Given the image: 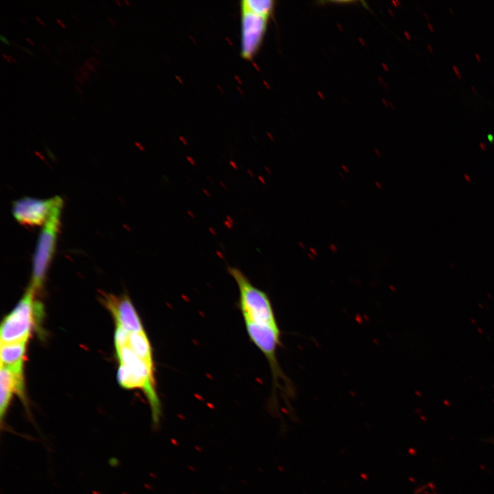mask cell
I'll use <instances>...</instances> for the list:
<instances>
[{
	"instance_id": "cell-36",
	"label": "cell",
	"mask_w": 494,
	"mask_h": 494,
	"mask_svg": "<svg viewBox=\"0 0 494 494\" xmlns=\"http://www.w3.org/2000/svg\"><path fill=\"white\" fill-rule=\"evenodd\" d=\"M75 87H76V89H78V90L80 91V92H81V93H82V90H81V89H80V87H79V86H76V85H75Z\"/></svg>"
},
{
	"instance_id": "cell-38",
	"label": "cell",
	"mask_w": 494,
	"mask_h": 494,
	"mask_svg": "<svg viewBox=\"0 0 494 494\" xmlns=\"http://www.w3.org/2000/svg\"><path fill=\"white\" fill-rule=\"evenodd\" d=\"M115 1L119 4V5H121V3L118 0H115Z\"/></svg>"
},
{
	"instance_id": "cell-18",
	"label": "cell",
	"mask_w": 494,
	"mask_h": 494,
	"mask_svg": "<svg viewBox=\"0 0 494 494\" xmlns=\"http://www.w3.org/2000/svg\"><path fill=\"white\" fill-rule=\"evenodd\" d=\"M20 48L22 49H23L24 51H27V52L29 53L30 54L34 56V53L32 52V51H31L30 50H29L28 49H27V48H25V47H20Z\"/></svg>"
},
{
	"instance_id": "cell-32",
	"label": "cell",
	"mask_w": 494,
	"mask_h": 494,
	"mask_svg": "<svg viewBox=\"0 0 494 494\" xmlns=\"http://www.w3.org/2000/svg\"><path fill=\"white\" fill-rule=\"evenodd\" d=\"M449 12H451V14H454V10H453L452 8H449Z\"/></svg>"
},
{
	"instance_id": "cell-15",
	"label": "cell",
	"mask_w": 494,
	"mask_h": 494,
	"mask_svg": "<svg viewBox=\"0 0 494 494\" xmlns=\"http://www.w3.org/2000/svg\"><path fill=\"white\" fill-rule=\"evenodd\" d=\"M79 68H80V70L81 71L82 77H84V78H86V80H88V79H89L88 72L86 71H85L84 69H82L81 67H80Z\"/></svg>"
},
{
	"instance_id": "cell-31",
	"label": "cell",
	"mask_w": 494,
	"mask_h": 494,
	"mask_svg": "<svg viewBox=\"0 0 494 494\" xmlns=\"http://www.w3.org/2000/svg\"><path fill=\"white\" fill-rule=\"evenodd\" d=\"M9 58H10V60L11 59L12 61H13L14 62H15V63L16 62V60L11 56H9Z\"/></svg>"
},
{
	"instance_id": "cell-21",
	"label": "cell",
	"mask_w": 494,
	"mask_h": 494,
	"mask_svg": "<svg viewBox=\"0 0 494 494\" xmlns=\"http://www.w3.org/2000/svg\"><path fill=\"white\" fill-rule=\"evenodd\" d=\"M427 26H428V27H429V29H430V31H432V32H434V27L432 25V24L428 23V24H427Z\"/></svg>"
},
{
	"instance_id": "cell-19",
	"label": "cell",
	"mask_w": 494,
	"mask_h": 494,
	"mask_svg": "<svg viewBox=\"0 0 494 494\" xmlns=\"http://www.w3.org/2000/svg\"><path fill=\"white\" fill-rule=\"evenodd\" d=\"M89 60H91L92 62L94 61V62H95V64H100V62H99L96 58H93V57H92V58H90Z\"/></svg>"
},
{
	"instance_id": "cell-17",
	"label": "cell",
	"mask_w": 494,
	"mask_h": 494,
	"mask_svg": "<svg viewBox=\"0 0 494 494\" xmlns=\"http://www.w3.org/2000/svg\"><path fill=\"white\" fill-rule=\"evenodd\" d=\"M0 39L5 43L8 45H10V42L8 40L7 38L4 36L3 35H0Z\"/></svg>"
},
{
	"instance_id": "cell-13",
	"label": "cell",
	"mask_w": 494,
	"mask_h": 494,
	"mask_svg": "<svg viewBox=\"0 0 494 494\" xmlns=\"http://www.w3.org/2000/svg\"><path fill=\"white\" fill-rule=\"evenodd\" d=\"M130 333V332L126 331L125 329L119 326H116L115 333V344L116 349L127 346Z\"/></svg>"
},
{
	"instance_id": "cell-14",
	"label": "cell",
	"mask_w": 494,
	"mask_h": 494,
	"mask_svg": "<svg viewBox=\"0 0 494 494\" xmlns=\"http://www.w3.org/2000/svg\"><path fill=\"white\" fill-rule=\"evenodd\" d=\"M84 64H85L86 67H88L89 69L93 71L94 72H96V70H95L94 66H93L89 60H86L85 62H84Z\"/></svg>"
},
{
	"instance_id": "cell-10",
	"label": "cell",
	"mask_w": 494,
	"mask_h": 494,
	"mask_svg": "<svg viewBox=\"0 0 494 494\" xmlns=\"http://www.w3.org/2000/svg\"><path fill=\"white\" fill-rule=\"evenodd\" d=\"M27 342L1 344V366L23 373Z\"/></svg>"
},
{
	"instance_id": "cell-27",
	"label": "cell",
	"mask_w": 494,
	"mask_h": 494,
	"mask_svg": "<svg viewBox=\"0 0 494 494\" xmlns=\"http://www.w3.org/2000/svg\"><path fill=\"white\" fill-rule=\"evenodd\" d=\"M108 19L110 21V23H111L113 25H115V23H114V21H113L110 17L108 16Z\"/></svg>"
},
{
	"instance_id": "cell-16",
	"label": "cell",
	"mask_w": 494,
	"mask_h": 494,
	"mask_svg": "<svg viewBox=\"0 0 494 494\" xmlns=\"http://www.w3.org/2000/svg\"><path fill=\"white\" fill-rule=\"evenodd\" d=\"M452 68H453L456 75L458 77V78H461V75H460V71H459L458 69L457 68V67L454 64L452 66Z\"/></svg>"
},
{
	"instance_id": "cell-34",
	"label": "cell",
	"mask_w": 494,
	"mask_h": 494,
	"mask_svg": "<svg viewBox=\"0 0 494 494\" xmlns=\"http://www.w3.org/2000/svg\"><path fill=\"white\" fill-rule=\"evenodd\" d=\"M26 39H27V40H28L32 45H34V43L29 39V38H26Z\"/></svg>"
},
{
	"instance_id": "cell-24",
	"label": "cell",
	"mask_w": 494,
	"mask_h": 494,
	"mask_svg": "<svg viewBox=\"0 0 494 494\" xmlns=\"http://www.w3.org/2000/svg\"><path fill=\"white\" fill-rule=\"evenodd\" d=\"M427 47L430 52H433L434 50L430 45L427 44Z\"/></svg>"
},
{
	"instance_id": "cell-26",
	"label": "cell",
	"mask_w": 494,
	"mask_h": 494,
	"mask_svg": "<svg viewBox=\"0 0 494 494\" xmlns=\"http://www.w3.org/2000/svg\"><path fill=\"white\" fill-rule=\"evenodd\" d=\"M36 19L41 25H44V23H43L38 16H36Z\"/></svg>"
},
{
	"instance_id": "cell-5",
	"label": "cell",
	"mask_w": 494,
	"mask_h": 494,
	"mask_svg": "<svg viewBox=\"0 0 494 494\" xmlns=\"http://www.w3.org/2000/svg\"><path fill=\"white\" fill-rule=\"evenodd\" d=\"M249 338L263 353L267 359L274 381V387L281 388L282 382L289 396L293 392L290 379L282 371L277 360V350L281 344V331L279 327L263 326L245 322Z\"/></svg>"
},
{
	"instance_id": "cell-8",
	"label": "cell",
	"mask_w": 494,
	"mask_h": 494,
	"mask_svg": "<svg viewBox=\"0 0 494 494\" xmlns=\"http://www.w3.org/2000/svg\"><path fill=\"white\" fill-rule=\"evenodd\" d=\"M102 301L113 316L116 326H119L130 333L145 331L140 318L127 296L106 294Z\"/></svg>"
},
{
	"instance_id": "cell-22",
	"label": "cell",
	"mask_w": 494,
	"mask_h": 494,
	"mask_svg": "<svg viewBox=\"0 0 494 494\" xmlns=\"http://www.w3.org/2000/svg\"><path fill=\"white\" fill-rule=\"evenodd\" d=\"M488 139H489L491 142H493V140H494V137H493L491 134H489V135H488Z\"/></svg>"
},
{
	"instance_id": "cell-25",
	"label": "cell",
	"mask_w": 494,
	"mask_h": 494,
	"mask_svg": "<svg viewBox=\"0 0 494 494\" xmlns=\"http://www.w3.org/2000/svg\"><path fill=\"white\" fill-rule=\"evenodd\" d=\"M475 56L476 59L478 60V61H480V60H481V58H480V56H479V54H475Z\"/></svg>"
},
{
	"instance_id": "cell-9",
	"label": "cell",
	"mask_w": 494,
	"mask_h": 494,
	"mask_svg": "<svg viewBox=\"0 0 494 494\" xmlns=\"http://www.w3.org/2000/svg\"><path fill=\"white\" fill-rule=\"evenodd\" d=\"M16 393L25 402L23 373H16L1 366L0 370V418L1 423L9 407L12 395Z\"/></svg>"
},
{
	"instance_id": "cell-33",
	"label": "cell",
	"mask_w": 494,
	"mask_h": 494,
	"mask_svg": "<svg viewBox=\"0 0 494 494\" xmlns=\"http://www.w3.org/2000/svg\"><path fill=\"white\" fill-rule=\"evenodd\" d=\"M471 90L473 91V92L475 93H476V91H475V87H474V86H471Z\"/></svg>"
},
{
	"instance_id": "cell-2",
	"label": "cell",
	"mask_w": 494,
	"mask_h": 494,
	"mask_svg": "<svg viewBox=\"0 0 494 494\" xmlns=\"http://www.w3.org/2000/svg\"><path fill=\"white\" fill-rule=\"evenodd\" d=\"M228 271L239 289L240 308L244 322L278 327L274 311L267 294L253 285L239 268L230 266Z\"/></svg>"
},
{
	"instance_id": "cell-7",
	"label": "cell",
	"mask_w": 494,
	"mask_h": 494,
	"mask_svg": "<svg viewBox=\"0 0 494 494\" xmlns=\"http://www.w3.org/2000/svg\"><path fill=\"white\" fill-rule=\"evenodd\" d=\"M268 21V18L265 16L242 11L241 55L244 59L250 60L257 54L264 37Z\"/></svg>"
},
{
	"instance_id": "cell-4",
	"label": "cell",
	"mask_w": 494,
	"mask_h": 494,
	"mask_svg": "<svg viewBox=\"0 0 494 494\" xmlns=\"http://www.w3.org/2000/svg\"><path fill=\"white\" fill-rule=\"evenodd\" d=\"M63 202L58 204L39 234L32 260V278L30 285L36 292L43 285L46 273L53 257L60 227Z\"/></svg>"
},
{
	"instance_id": "cell-37",
	"label": "cell",
	"mask_w": 494,
	"mask_h": 494,
	"mask_svg": "<svg viewBox=\"0 0 494 494\" xmlns=\"http://www.w3.org/2000/svg\"><path fill=\"white\" fill-rule=\"evenodd\" d=\"M425 16L426 19L429 20V16L426 13H425Z\"/></svg>"
},
{
	"instance_id": "cell-12",
	"label": "cell",
	"mask_w": 494,
	"mask_h": 494,
	"mask_svg": "<svg viewBox=\"0 0 494 494\" xmlns=\"http://www.w3.org/2000/svg\"><path fill=\"white\" fill-rule=\"evenodd\" d=\"M274 8L272 0H243L241 1V10L248 11L258 15L269 18Z\"/></svg>"
},
{
	"instance_id": "cell-35",
	"label": "cell",
	"mask_w": 494,
	"mask_h": 494,
	"mask_svg": "<svg viewBox=\"0 0 494 494\" xmlns=\"http://www.w3.org/2000/svg\"><path fill=\"white\" fill-rule=\"evenodd\" d=\"M92 47L94 49V50H95L97 54L99 53V51H97V49H96L95 47H93V46H92Z\"/></svg>"
},
{
	"instance_id": "cell-23",
	"label": "cell",
	"mask_w": 494,
	"mask_h": 494,
	"mask_svg": "<svg viewBox=\"0 0 494 494\" xmlns=\"http://www.w3.org/2000/svg\"><path fill=\"white\" fill-rule=\"evenodd\" d=\"M56 21H57L58 23H59L62 26V27H63V28L65 27L64 25L62 23L61 21H60L59 19H56Z\"/></svg>"
},
{
	"instance_id": "cell-39",
	"label": "cell",
	"mask_w": 494,
	"mask_h": 494,
	"mask_svg": "<svg viewBox=\"0 0 494 494\" xmlns=\"http://www.w3.org/2000/svg\"><path fill=\"white\" fill-rule=\"evenodd\" d=\"M124 1H125V3H127L128 5L129 4V2H128V1L124 0Z\"/></svg>"
},
{
	"instance_id": "cell-30",
	"label": "cell",
	"mask_w": 494,
	"mask_h": 494,
	"mask_svg": "<svg viewBox=\"0 0 494 494\" xmlns=\"http://www.w3.org/2000/svg\"><path fill=\"white\" fill-rule=\"evenodd\" d=\"M3 57H4L5 58H6V60H7L8 62H11V60H10L5 54H3Z\"/></svg>"
},
{
	"instance_id": "cell-29",
	"label": "cell",
	"mask_w": 494,
	"mask_h": 494,
	"mask_svg": "<svg viewBox=\"0 0 494 494\" xmlns=\"http://www.w3.org/2000/svg\"><path fill=\"white\" fill-rule=\"evenodd\" d=\"M480 145L482 150H485V145L482 143H480Z\"/></svg>"
},
{
	"instance_id": "cell-28",
	"label": "cell",
	"mask_w": 494,
	"mask_h": 494,
	"mask_svg": "<svg viewBox=\"0 0 494 494\" xmlns=\"http://www.w3.org/2000/svg\"><path fill=\"white\" fill-rule=\"evenodd\" d=\"M427 486V485H426V486H423V488L420 489L418 490L417 492H416L414 494H418L419 493H420V491H421L422 490H423V489L425 488Z\"/></svg>"
},
{
	"instance_id": "cell-20",
	"label": "cell",
	"mask_w": 494,
	"mask_h": 494,
	"mask_svg": "<svg viewBox=\"0 0 494 494\" xmlns=\"http://www.w3.org/2000/svg\"><path fill=\"white\" fill-rule=\"evenodd\" d=\"M75 78H76L81 84H83V80L80 79V75H75Z\"/></svg>"
},
{
	"instance_id": "cell-11",
	"label": "cell",
	"mask_w": 494,
	"mask_h": 494,
	"mask_svg": "<svg viewBox=\"0 0 494 494\" xmlns=\"http://www.w3.org/2000/svg\"><path fill=\"white\" fill-rule=\"evenodd\" d=\"M127 346L141 360L154 366L152 347L145 331L130 333Z\"/></svg>"
},
{
	"instance_id": "cell-6",
	"label": "cell",
	"mask_w": 494,
	"mask_h": 494,
	"mask_svg": "<svg viewBox=\"0 0 494 494\" xmlns=\"http://www.w3.org/2000/svg\"><path fill=\"white\" fill-rule=\"evenodd\" d=\"M61 202L62 199L57 196L45 200L24 197L13 202L12 212L22 225L40 226L46 223L54 208Z\"/></svg>"
},
{
	"instance_id": "cell-1",
	"label": "cell",
	"mask_w": 494,
	"mask_h": 494,
	"mask_svg": "<svg viewBox=\"0 0 494 494\" xmlns=\"http://www.w3.org/2000/svg\"><path fill=\"white\" fill-rule=\"evenodd\" d=\"M119 367L117 379L127 389H141L146 396L152 413V423L157 426L162 414L154 379V368L139 357L128 346L116 349Z\"/></svg>"
},
{
	"instance_id": "cell-3",
	"label": "cell",
	"mask_w": 494,
	"mask_h": 494,
	"mask_svg": "<svg viewBox=\"0 0 494 494\" xmlns=\"http://www.w3.org/2000/svg\"><path fill=\"white\" fill-rule=\"evenodd\" d=\"M36 292L30 285L14 309L3 320L0 329L1 344L27 342L36 320L43 314V307L34 301Z\"/></svg>"
}]
</instances>
